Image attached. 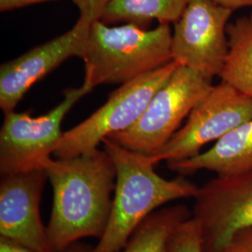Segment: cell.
<instances>
[{
    "label": "cell",
    "instance_id": "30bf717a",
    "mask_svg": "<svg viewBox=\"0 0 252 252\" xmlns=\"http://www.w3.org/2000/svg\"><path fill=\"white\" fill-rule=\"evenodd\" d=\"M92 23L79 17L67 32L1 64L0 108L4 114L14 111L29 89L61 63L70 57L81 58Z\"/></svg>",
    "mask_w": 252,
    "mask_h": 252
},
{
    "label": "cell",
    "instance_id": "5b68a950",
    "mask_svg": "<svg viewBox=\"0 0 252 252\" xmlns=\"http://www.w3.org/2000/svg\"><path fill=\"white\" fill-rule=\"evenodd\" d=\"M179 65L172 60L152 72L122 84L90 117L63 132L54 155L58 159H66L91 153L98 149L109 135L131 127Z\"/></svg>",
    "mask_w": 252,
    "mask_h": 252
},
{
    "label": "cell",
    "instance_id": "6da1fadb",
    "mask_svg": "<svg viewBox=\"0 0 252 252\" xmlns=\"http://www.w3.org/2000/svg\"><path fill=\"white\" fill-rule=\"evenodd\" d=\"M45 170L54 191L47 234L53 252L83 238H101L108 225L116 170L103 150L50 159Z\"/></svg>",
    "mask_w": 252,
    "mask_h": 252
},
{
    "label": "cell",
    "instance_id": "603a6c76",
    "mask_svg": "<svg viewBox=\"0 0 252 252\" xmlns=\"http://www.w3.org/2000/svg\"><path fill=\"white\" fill-rule=\"evenodd\" d=\"M250 17H251V19H252V14H251V16H250Z\"/></svg>",
    "mask_w": 252,
    "mask_h": 252
},
{
    "label": "cell",
    "instance_id": "9c48e42d",
    "mask_svg": "<svg viewBox=\"0 0 252 252\" xmlns=\"http://www.w3.org/2000/svg\"><path fill=\"white\" fill-rule=\"evenodd\" d=\"M194 198L204 252H220L235 234L252 227V169L217 176L199 187Z\"/></svg>",
    "mask_w": 252,
    "mask_h": 252
},
{
    "label": "cell",
    "instance_id": "8992f818",
    "mask_svg": "<svg viewBox=\"0 0 252 252\" xmlns=\"http://www.w3.org/2000/svg\"><path fill=\"white\" fill-rule=\"evenodd\" d=\"M92 90L83 83L64 91L63 100L39 117H31L29 112L4 114L0 130L1 177L45 169L63 135L61 125L65 115Z\"/></svg>",
    "mask_w": 252,
    "mask_h": 252
},
{
    "label": "cell",
    "instance_id": "5bb4252c",
    "mask_svg": "<svg viewBox=\"0 0 252 252\" xmlns=\"http://www.w3.org/2000/svg\"><path fill=\"white\" fill-rule=\"evenodd\" d=\"M189 0H111L100 21L107 25L132 23L142 27L156 20L159 24H175Z\"/></svg>",
    "mask_w": 252,
    "mask_h": 252
},
{
    "label": "cell",
    "instance_id": "ba28073f",
    "mask_svg": "<svg viewBox=\"0 0 252 252\" xmlns=\"http://www.w3.org/2000/svg\"><path fill=\"white\" fill-rule=\"evenodd\" d=\"M234 10L215 0H189L172 32V58L212 81L228 53L227 28Z\"/></svg>",
    "mask_w": 252,
    "mask_h": 252
},
{
    "label": "cell",
    "instance_id": "44dd1931",
    "mask_svg": "<svg viewBox=\"0 0 252 252\" xmlns=\"http://www.w3.org/2000/svg\"><path fill=\"white\" fill-rule=\"evenodd\" d=\"M218 4L227 9L235 10L242 8H252V0H215Z\"/></svg>",
    "mask_w": 252,
    "mask_h": 252
},
{
    "label": "cell",
    "instance_id": "4fadbf2b",
    "mask_svg": "<svg viewBox=\"0 0 252 252\" xmlns=\"http://www.w3.org/2000/svg\"><path fill=\"white\" fill-rule=\"evenodd\" d=\"M228 53L220 78L252 99V21L240 17L227 28Z\"/></svg>",
    "mask_w": 252,
    "mask_h": 252
},
{
    "label": "cell",
    "instance_id": "3957f363",
    "mask_svg": "<svg viewBox=\"0 0 252 252\" xmlns=\"http://www.w3.org/2000/svg\"><path fill=\"white\" fill-rule=\"evenodd\" d=\"M172 30L167 24L146 30L132 23L109 27L92 23L81 59L83 83L92 89L100 84L134 81L171 62Z\"/></svg>",
    "mask_w": 252,
    "mask_h": 252
},
{
    "label": "cell",
    "instance_id": "d6986e66",
    "mask_svg": "<svg viewBox=\"0 0 252 252\" xmlns=\"http://www.w3.org/2000/svg\"><path fill=\"white\" fill-rule=\"evenodd\" d=\"M53 0H0V11L6 12L9 10L21 9L38 3H44Z\"/></svg>",
    "mask_w": 252,
    "mask_h": 252
},
{
    "label": "cell",
    "instance_id": "ac0fdd59",
    "mask_svg": "<svg viewBox=\"0 0 252 252\" xmlns=\"http://www.w3.org/2000/svg\"><path fill=\"white\" fill-rule=\"evenodd\" d=\"M220 252H252V227L235 234Z\"/></svg>",
    "mask_w": 252,
    "mask_h": 252
},
{
    "label": "cell",
    "instance_id": "52a82bcc",
    "mask_svg": "<svg viewBox=\"0 0 252 252\" xmlns=\"http://www.w3.org/2000/svg\"><path fill=\"white\" fill-rule=\"evenodd\" d=\"M252 119V99L221 81L199 102L185 125L161 150L146 156L154 165L188 159Z\"/></svg>",
    "mask_w": 252,
    "mask_h": 252
},
{
    "label": "cell",
    "instance_id": "9a60e30c",
    "mask_svg": "<svg viewBox=\"0 0 252 252\" xmlns=\"http://www.w3.org/2000/svg\"><path fill=\"white\" fill-rule=\"evenodd\" d=\"M189 218V209L182 205L155 211L137 227L123 252H164L174 230Z\"/></svg>",
    "mask_w": 252,
    "mask_h": 252
},
{
    "label": "cell",
    "instance_id": "7a4b0ae2",
    "mask_svg": "<svg viewBox=\"0 0 252 252\" xmlns=\"http://www.w3.org/2000/svg\"><path fill=\"white\" fill-rule=\"evenodd\" d=\"M102 144L114 163L116 180L108 225L92 252H120L148 217L172 201L194 198L199 187L182 177L162 178L146 155L109 137Z\"/></svg>",
    "mask_w": 252,
    "mask_h": 252
},
{
    "label": "cell",
    "instance_id": "7402d4cb",
    "mask_svg": "<svg viewBox=\"0 0 252 252\" xmlns=\"http://www.w3.org/2000/svg\"><path fill=\"white\" fill-rule=\"evenodd\" d=\"M93 248L88 247L84 244L81 243H74L70 245L69 247H67L65 250H63V252H92Z\"/></svg>",
    "mask_w": 252,
    "mask_h": 252
},
{
    "label": "cell",
    "instance_id": "2e32d148",
    "mask_svg": "<svg viewBox=\"0 0 252 252\" xmlns=\"http://www.w3.org/2000/svg\"><path fill=\"white\" fill-rule=\"evenodd\" d=\"M164 252H204L200 228L193 217L181 222L174 230Z\"/></svg>",
    "mask_w": 252,
    "mask_h": 252
},
{
    "label": "cell",
    "instance_id": "277c9868",
    "mask_svg": "<svg viewBox=\"0 0 252 252\" xmlns=\"http://www.w3.org/2000/svg\"><path fill=\"white\" fill-rule=\"evenodd\" d=\"M212 87L211 81L180 64L154 94L141 117L128 129L108 137L130 151L152 155L171 139Z\"/></svg>",
    "mask_w": 252,
    "mask_h": 252
},
{
    "label": "cell",
    "instance_id": "7c38bea8",
    "mask_svg": "<svg viewBox=\"0 0 252 252\" xmlns=\"http://www.w3.org/2000/svg\"><path fill=\"white\" fill-rule=\"evenodd\" d=\"M173 171L190 174L199 170L217 176L234 175L252 169V119L235 127L204 153L188 159L167 162Z\"/></svg>",
    "mask_w": 252,
    "mask_h": 252
},
{
    "label": "cell",
    "instance_id": "8fae6325",
    "mask_svg": "<svg viewBox=\"0 0 252 252\" xmlns=\"http://www.w3.org/2000/svg\"><path fill=\"white\" fill-rule=\"evenodd\" d=\"M45 169L4 176L0 182V234L35 252H53L40 203Z\"/></svg>",
    "mask_w": 252,
    "mask_h": 252
},
{
    "label": "cell",
    "instance_id": "ffe728a7",
    "mask_svg": "<svg viewBox=\"0 0 252 252\" xmlns=\"http://www.w3.org/2000/svg\"><path fill=\"white\" fill-rule=\"evenodd\" d=\"M0 252H35L24 245L12 241L9 238L0 237Z\"/></svg>",
    "mask_w": 252,
    "mask_h": 252
},
{
    "label": "cell",
    "instance_id": "e0dca14e",
    "mask_svg": "<svg viewBox=\"0 0 252 252\" xmlns=\"http://www.w3.org/2000/svg\"><path fill=\"white\" fill-rule=\"evenodd\" d=\"M80 11L81 18L91 22L99 20L104 9L111 0H71Z\"/></svg>",
    "mask_w": 252,
    "mask_h": 252
}]
</instances>
